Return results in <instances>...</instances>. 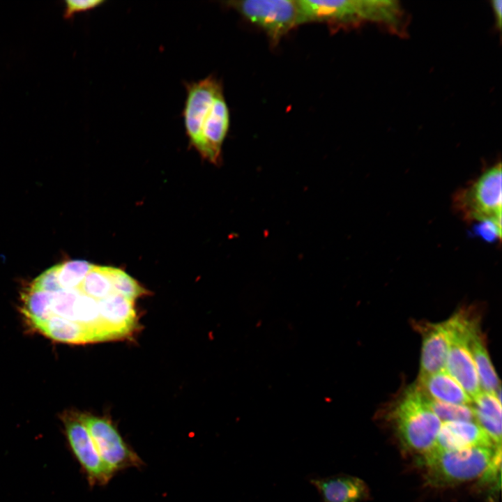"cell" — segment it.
I'll list each match as a JSON object with an SVG mask.
<instances>
[{
  "instance_id": "ac0fdd59",
  "label": "cell",
  "mask_w": 502,
  "mask_h": 502,
  "mask_svg": "<svg viewBox=\"0 0 502 502\" xmlns=\"http://www.w3.org/2000/svg\"><path fill=\"white\" fill-rule=\"evenodd\" d=\"M36 329L50 338L67 343L83 344L96 342L92 333L78 323L52 315Z\"/></svg>"
},
{
  "instance_id": "d6986e66",
  "label": "cell",
  "mask_w": 502,
  "mask_h": 502,
  "mask_svg": "<svg viewBox=\"0 0 502 502\" xmlns=\"http://www.w3.org/2000/svg\"><path fill=\"white\" fill-rule=\"evenodd\" d=\"M23 313L36 328L53 315L50 292L29 286L23 296Z\"/></svg>"
},
{
  "instance_id": "9a60e30c",
  "label": "cell",
  "mask_w": 502,
  "mask_h": 502,
  "mask_svg": "<svg viewBox=\"0 0 502 502\" xmlns=\"http://www.w3.org/2000/svg\"><path fill=\"white\" fill-rule=\"evenodd\" d=\"M417 386L429 398L448 404L471 405L472 399L446 369L420 377Z\"/></svg>"
},
{
  "instance_id": "ba28073f",
  "label": "cell",
  "mask_w": 502,
  "mask_h": 502,
  "mask_svg": "<svg viewBox=\"0 0 502 502\" xmlns=\"http://www.w3.org/2000/svg\"><path fill=\"white\" fill-rule=\"evenodd\" d=\"M298 4L299 24L318 22L347 26L363 21L361 1L298 0Z\"/></svg>"
},
{
  "instance_id": "5bb4252c",
  "label": "cell",
  "mask_w": 502,
  "mask_h": 502,
  "mask_svg": "<svg viewBox=\"0 0 502 502\" xmlns=\"http://www.w3.org/2000/svg\"><path fill=\"white\" fill-rule=\"evenodd\" d=\"M98 304L101 319L113 340L132 334L137 324L134 301L114 292L98 301Z\"/></svg>"
},
{
  "instance_id": "ffe728a7",
  "label": "cell",
  "mask_w": 502,
  "mask_h": 502,
  "mask_svg": "<svg viewBox=\"0 0 502 502\" xmlns=\"http://www.w3.org/2000/svg\"><path fill=\"white\" fill-rule=\"evenodd\" d=\"M77 289L84 295L96 301L114 293L108 266L94 264Z\"/></svg>"
},
{
  "instance_id": "4fadbf2b",
  "label": "cell",
  "mask_w": 502,
  "mask_h": 502,
  "mask_svg": "<svg viewBox=\"0 0 502 502\" xmlns=\"http://www.w3.org/2000/svg\"><path fill=\"white\" fill-rule=\"evenodd\" d=\"M419 329L423 338L420 378L445 369L448 352V336L444 322L424 324Z\"/></svg>"
},
{
  "instance_id": "5b68a950",
  "label": "cell",
  "mask_w": 502,
  "mask_h": 502,
  "mask_svg": "<svg viewBox=\"0 0 502 502\" xmlns=\"http://www.w3.org/2000/svg\"><path fill=\"white\" fill-rule=\"evenodd\" d=\"M79 416L88 429L100 458L114 475L124 469L140 468L144 465V462L123 439L110 418L89 413H79Z\"/></svg>"
},
{
  "instance_id": "277c9868",
  "label": "cell",
  "mask_w": 502,
  "mask_h": 502,
  "mask_svg": "<svg viewBox=\"0 0 502 502\" xmlns=\"http://www.w3.org/2000/svg\"><path fill=\"white\" fill-rule=\"evenodd\" d=\"M448 336L446 371L473 400L482 391L469 349V338L478 324L460 311L444 321Z\"/></svg>"
},
{
  "instance_id": "30bf717a",
  "label": "cell",
  "mask_w": 502,
  "mask_h": 502,
  "mask_svg": "<svg viewBox=\"0 0 502 502\" xmlns=\"http://www.w3.org/2000/svg\"><path fill=\"white\" fill-rule=\"evenodd\" d=\"M229 127V112L222 91L215 97L202 118L196 148L200 155L213 163L220 158L222 145Z\"/></svg>"
},
{
  "instance_id": "52a82bcc",
  "label": "cell",
  "mask_w": 502,
  "mask_h": 502,
  "mask_svg": "<svg viewBox=\"0 0 502 502\" xmlns=\"http://www.w3.org/2000/svg\"><path fill=\"white\" fill-rule=\"evenodd\" d=\"M71 450L84 470L90 485H105L114 474L100 458L92 438L78 413H67L62 417Z\"/></svg>"
},
{
  "instance_id": "d4e9b609",
  "label": "cell",
  "mask_w": 502,
  "mask_h": 502,
  "mask_svg": "<svg viewBox=\"0 0 502 502\" xmlns=\"http://www.w3.org/2000/svg\"><path fill=\"white\" fill-rule=\"evenodd\" d=\"M103 3L104 0H66L63 16L70 18L76 13L93 9Z\"/></svg>"
},
{
  "instance_id": "7c38bea8",
  "label": "cell",
  "mask_w": 502,
  "mask_h": 502,
  "mask_svg": "<svg viewBox=\"0 0 502 502\" xmlns=\"http://www.w3.org/2000/svg\"><path fill=\"white\" fill-rule=\"evenodd\" d=\"M307 480L322 502H362L368 496L367 485L356 476L339 473L326 477L311 476Z\"/></svg>"
},
{
  "instance_id": "7402d4cb",
  "label": "cell",
  "mask_w": 502,
  "mask_h": 502,
  "mask_svg": "<svg viewBox=\"0 0 502 502\" xmlns=\"http://www.w3.org/2000/svg\"><path fill=\"white\" fill-rule=\"evenodd\" d=\"M108 271L114 293L132 301H135L141 296L149 294L137 280L123 270L108 266Z\"/></svg>"
},
{
  "instance_id": "6da1fadb",
  "label": "cell",
  "mask_w": 502,
  "mask_h": 502,
  "mask_svg": "<svg viewBox=\"0 0 502 502\" xmlns=\"http://www.w3.org/2000/svg\"><path fill=\"white\" fill-rule=\"evenodd\" d=\"M401 396L392 412L398 435L408 448L425 455L434 449L442 422L417 385Z\"/></svg>"
},
{
  "instance_id": "9c48e42d",
  "label": "cell",
  "mask_w": 502,
  "mask_h": 502,
  "mask_svg": "<svg viewBox=\"0 0 502 502\" xmlns=\"http://www.w3.org/2000/svg\"><path fill=\"white\" fill-rule=\"evenodd\" d=\"M185 86L187 96L183 110L184 126L190 145L196 149L201 120L222 88L212 75L198 82L185 83Z\"/></svg>"
},
{
  "instance_id": "e0dca14e",
  "label": "cell",
  "mask_w": 502,
  "mask_h": 502,
  "mask_svg": "<svg viewBox=\"0 0 502 502\" xmlns=\"http://www.w3.org/2000/svg\"><path fill=\"white\" fill-rule=\"evenodd\" d=\"M469 349L482 391L495 393L501 397L500 381L481 338L478 325L473 328L471 333Z\"/></svg>"
},
{
  "instance_id": "44dd1931",
  "label": "cell",
  "mask_w": 502,
  "mask_h": 502,
  "mask_svg": "<svg viewBox=\"0 0 502 502\" xmlns=\"http://www.w3.org/2000/svg\"><path fill=\"white\" fill-rule=\"evenodd\" d=\"M94 266L84 260H70L53 267L57 281L63 289H77L87 273Z\"/></svg>"
},
{
  "instance_id": "cb8c5ba5",
  "label": "cell",
  "mask_w": 502,
  "mask_h": 502,
  "mask_svg": "<svg viewBox=\"0 0 502 502\" xmlns=\"http://www.w3.org/2000/svg\"><path fill=\"white\" fill-rule=\"evenodd\" d=\"M427 402L431 409L441 422L475 420V415L472 404L462 405L448 404L438 402L429 397H427Z\"/></svg>"
},
{
  "instance_id": "603a6c76",
  "label": "cell",
  "mask_w": 502,
  "mask_h": 502,
  "mask_svg": "<svg viewBox=\"0 0 502 502\" xmlns=\"http://www.w3.org/2000/svg\"><path fill=\"white\" fill-rule=\"evenodd\" d=\"M268 342L280 349L294 347L298 340V335L293 326L286 320L276 319L266 328Z\"/></svg>"
},
{
  "instance_id": "3957f363",
  "label": "cell",
  "mask_w": 502,
  "mask_h": 502,
  "mask_svg": "<svg viewBox=\"0 0 502 502\" xmlns=\"http://www.w3.org/2000/svg\"><path fill=\"white\" fill-rule=\"evenodd\" d=\"M495 447H476L457 450H432L423 455L432 481L457 484L482 476L494 453Z\"/></svg>"
},
{
  "instance_id": "484cf974",
  "label": "cell",
  "mask_w": 502,
  "mask_h": 502,
  "mask_svg": "<svg viewBox=\"0 0 502 502\" xmlns=\"http://www.w3.org/2000/svg\"><path fill=\"white\" fill-rule=\"evenodd\" d=\"M492 6L493 8V11L495 15V17L496 19V25L499 29H501V7H502V1L501 0H494L492 2Z\"/></svg>"
},
{
  "instance_id": "8fae6325",
  "label": "cell",
  "mask_w": 502,
  "mask_h": 502,
  "mask_svg": "<svg viewBox=\"0 0 502 502\" xmlns=\"http://www.w3.org/2000/svg\"><path fill=\"white\" fill-rule=\"evenodd\" d=\"M486 432L474 421L442 422L433 450L446 451L495 447Z\"/></svg>"
},
{
  "instance_id": "7a4b0ae2",
  "label": "cell",
  "mask_w": 502,
  "mask_h": 502,
  "mask_svg": "<svg viewBox=\"0 0 502 502\" xmlns=\"http://www.w3.org/2000/svg\"><path fill=\"white\" fill-rule=\"evenodd\" d=\"M452 207L464 220L490 225L501 232V162L458 190L452 197Z\"/></svg>"
},
{
  "instance_id": "2e32d148",
  "label": "cell",
  "mask_w": 502,
  "mask_h": 502,
  "mask_svg": "<svg viewBox=\"0 0 502 502\" xmlns=\"http://www.w3.org/2000/svg\"><path fill=\"white\" fill-rule=\"evenodd\" d=\"M475 420L495 446L501 443V402L495 393L481 391L472 402Z\"/></svg>"
},
{
  "instance_id": "8992f818",
  "label": "cell",
  "mask_w": 502,
  "mask_h": 502,
  "mask_svg": "<svg viewBox=\"0 0 502 502\" xmlns=\"http://www.w3.org/2000/svg\"><path fill=\"white\" fill-rule=\"evenodd\" d=\"M227 4L261 28L273 45L299 24L298 1L244 0L228 1Z\"/></svg>"
}]
</instances>
